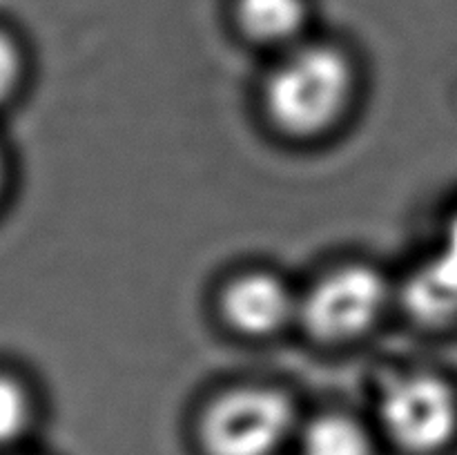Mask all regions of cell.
Returning a JSON list of instances; mask_svg holds the SVG:
<instances>
[{
  "instance_id": "11",
  "label": "cell",
  "mask_w": 457,
  "mask_h": 455,
  "mask_svg": "<svg viewBox=\"0 0 457 455\" xmlns=\"http://www.w3.org/2000/svg\"><path fill=\"white\" fill-rule=\"evenodd\" d=\"M442 250H446V252L457 257V212L451 217L449 226H446L445 239H442Z\"/></svg>"
},
{
  "instance_id": "4",
  "label": "cell",
  "mask_w": 457,
  "mask_h": 455,
  "mask_svg": "<svg viewBox=\"0 0 457 455\" xmlns=\"http://www.w3.org/2000/svg\"><path fill=\"white\" fill-rule=\"evenodd\" d=\"M391 299L386 277L366 263H346L326 272L299 297L297 319L324 343L360 339L384 317Z\"/></svg>"
},
{
  "instance_id": "12",
  "label": "cell",
  "mask_w": 457,
  "mask_h": 455,
  "mask_svg": "<svg viewBox=\"0 0 457 455\" xmlns=\"http://www.w3.org/2000/svg\"><path fill=\"white\" fill-rule=\"evenodd\" d=\"M3 186H4V161H3V154H0V194H3Z\"/></svg>"
},
{
  "instance_id": "5",
  "label": "cell",
  "mask_w": 457,
  "mask_h": 455,
  "mask_svg": "<svg viewBox=\"0 0 457 455\" xmlns=\"http://www.w3.org/2000/svg\"><path fill=\"white\" fill-rule=\"evenodd\" d=\"M299 297L281 277L250 270L235 277L221 293V315L230 328L248 337H268L297 319Z\"/></svg>"
},
{
  "instance_id": "9",
  "label": "cell",
  "mask_w": 457,
  "mask_h": 455,
  "mask_svg": "<svg viewBox=\"0 0 457 455\" xmlns=\"http://www.w3.org/2000/svg\"><path fill=\"white\" fill-rule=\"evenodd\" d=\"M31 415L34 404L22 382L0 373V446L21 440L29 426Z\"/></svg>"
},
{
  "instance_id": "7",
  "label": "cell",
  "mask_w": 457,
  "mask_h": 455,
  "mask_svg": "<svg viewBox=\"0 0 457 455\" xmlns=\"http://www.w3.org/2000/svg\"><path fill=\"white\" fill-rule=\"evenodd\" d=\"M308 16V0H235L237 25L262 45L293 47L302 43Z\"/></svg>"
},
{
  "instance_id": "8",
  "label": "cell",
  "mask_w": 457,
  "mask_h": 455,
  "mask_svg": "<svg viewBox=\"0 0 457 455\" xmlns=\"http://www.w3.org/2000/svg\"><path fill=\"white\" fill-rule=\"evenodd\" d=\"M302 455H375L369 428L346 413H321L299 431Z\"/></svg>"
},
{
  "instance_id": "6",
  "label": "cell",
  "mask_w": 457,
  "mask_h": 455,
  "mask_svg": "<svg viewBox=\"0 0 457 455\" xmlns=\"http://www.w3.org/2000/svg\"><path fill=\"white\" fill-rule=\"evenodd\" d=\"M404 306L424 326L453 324L457 319V257L437 250L406 279Z\"/></svg>"
},
{
  "instance_id": "2",
  "label": "cell",
  "mask_w": 457,
  "mask_h": 455,
  "mask_svg": "<svg viewBox=\"0 0 457 455\" xmlns=\"http://www.w3.org/2000/svg\"><path fill=\"white\" fill-rule=\"evenodd\" d=\"M297 426V410L284 391L237 386L214 397L199 419L208 455H275Z\"/></svg>"
},
{
  "instance_id": "3",
  "label": "cell",
  "mask_w": 457,
  "mask_h": 455,
  "mask_svg": "<svg viewBox=\"0 0 457 455\" xmlns=\"http://www.w3.org/2000/svg\"><path fill=\"white\" fill-rule=\"evenodd\" d=\"M379 424L406 455H446L457 444V388L436 373H404L379 397Z\"/></svg>"
},
{
  "instance_id": "1",
  "label": "cell",
  "mask_w": 457,
  "mask_h": 455,
  "mask_svg": "<svg viewBox=\"0 0 457 455\" xmlns=\"http://www.w3.org/2000/svg\"><path fill=\"white\" fill-rule=\"evenodd\" d=\"M355 94V67L330 43H297L270 71L263 105L277 129L295 138L333 129Z\"/></svg>"
},
{
  "instance_id": "10",
  "label": "cell",
  "mask_w": 457,
  "mask_h": 455,
  "mask_svg": "<svg viewBox=\"0 0 457 455\" xmlns=\"http://www.w3.org/2000/svg\"><path fill=\"white\" fill-rule=\"evenodd\" d=\"M22 79V54L18 45L0 31V107L16 94Z\"/></svg>"
}]
</instances>
